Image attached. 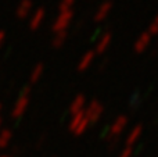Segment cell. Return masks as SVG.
I'll return each instance as SVG.
<instances>
[{
	"label": "cell",
	"mask_w": 158,
	"mask_h": 157,
	"mask_svg": "<svg viewBox=\"0 0 158 157\" xmlns=\"http://www.w3.org/2000/svg\"><path fill=\"white\" fill-rule=\"evenodd\" d=\"M29 93H31V86H27V88L22 91V93L19 95V97L15 100L13 108H11V117L14 120L21 118L25 114L28 106H29Z\"/></svg>",
	"instance_id": "6da1fadb"
},
{
	"label": "cell",
	"mask_w": 158,
	"mask_h": 157,
	"mask_svg": "<svg viewBox=\"0 0 158 157\" xmlns=\"http://www.w3.org/2000/svg\"><path fill=\"white\" fill-rule=\"evenodd\" d=\"M103 113H104V106L97 99H93L85 107V116H86L87 121L90 122V125L98 122V120L101 118Z\"/></svg>",
	"instance_id": "7a4b0ae2"
},
{
	"label": "cell",
	"mask_w": 158,
	"mask_h": 157,
	"mask_svg": "<svg viewBox=\"0 0 158 157\" xmlns=\"http://www.w3.org/2000/svg\"><path fill=\"white\" fill-rule=\"evenodd\" d=\"M72 19H74V11L72 10L58 13L57 18L54 19V22H53V25H52V29L54 31V33L64 32V31H67V28L71 25Z\"/></svg>",
	"instance_id": "3957f363"
},
{
	"label": "cell",
	"mask_w": 158,
	"mask_h": 157,
	"mask_svg": "<svg viewBox=\"0 0 158 157\" xmlns=\"http://www.w3.org/2000/svg\"><path fill=\"white\" fill-rule=\"evenodd\" d=\"M128 121L129 120H128L126 116L117 117V118L114 120V122L111 124V127H110V136H111V138H117V136H119L126 129V127H128Z\"/></svg>",
	"instance_id": "277c9868"
},
{
	"label": "cell",
	"mask_w": 158,
	"mask_h": 157,
	"mask_svg": "<svg viewBox=\"0 0 158 157\" xmlns=\"http://www.w3.org/2000/svg\"><path fill=\"white\" fill-rule=\"evenodd\" d=\"M44 18H46V10H44L43 7L36 8L29 18V28L32 31H36L38 28H40L42 24H43Z\"/></svg>",
	"instance_id": "5b68a950"
},
{
	"label": "cell",
	"mask_w": 158,
	"mask_h": 157,
	"mask_svg": "<svg viewBox=\"0 0 158 157\" xmlns=\"http://www.w3.org/2000/svg\"><path fill=\"white\" fill-rule=\"evenodd\" d=\"M111 8H112V2H110V0H106V2H103L100 6H98L97 10H96L93 19H94L96 22H101L103 19H106L107 17H108Z\"/></svg>",
	"instance_id": "8992f818"
},
{
	"label": "cell",
	"mask_w": 158,
	"mask_h": 157,
	"mask_svg": "<svg viewBox=\"0 0 158 157\" xmlns=\"http://www.w3.org/2000/svg\"><path fill=\"white\" fill-rule=\"evenodd\" d=\"M111 40H112L111 32H104L103 35L98 38V40L96 42V47H94V50H93V52L98 53V54L104 53L110 47V45H111Z\"/></svg>",
	"instance_id": "52a82bcc"
},
{
	"label": "cell",
	"mask_w": 158,
	"mask_h": 157,
	"mask_svg": "<svg viewBox=\"0 0 158 157\" xmlns=\"http://www.w3.org/2000/svg\"><path fill=\"white\" fill-rule=\"evenodd\" d=\"M150 43H151V36L148 35L147 32H143V33H140V36L136 39V42H135V45H133V49L136 53H143L148 49Z\"/></svg>",
	"instance_id": "ba28073f"
},
{
	"label": "cell",
	"mask_w": 158,
	"mask_h": 157,
	"mask_svg": "<svg viewBox=\"0 0 158 157\" xmlns=\"http://www.w3.org/2000/svg\"><path fill=\"white\" fill-rule=\"evenodd\" d=\"M31 13H32V2L31 0H21L15 8V15L19 19H24L29 17Z\"/></svg>",
	"instance_id": "9c48e42d"
},
{
	"label": "cell",
	"mask_w": 158,
	"mask_h": 157,
	"mask_svg": "<svg viewBox=\"0 0 158 157\" xmlns=\"http://www.w3.org/2000/svg\"><path fill=\"white\" fill-rule=\"evenodd\" d=\"M85 107H86V97L83 95H78L77 97H74V100L69 104V114L74 116V114H78L81 111H85Z\"/></svg>",
	"instance_id": "30bf717a"
},
{
	"label": "cell",
	"mask_w": 158,
	"mask_h": 157,
	"mask_svg": "<svg viewBox=\"0 0 158 157\" xmlns=\"http://www.w3.org/2000/svg\"><path fill=\"white\" fill-rule=\"evenodd\" d=\"M143 134V127L142 125H136V127H133L131 131H129L128 136H126V146L128 147H133L135 145L139 142L140 136H142Z\"/></svg>",
	"instance_id": "8fae6325"
},
{
	"label": "cell",
	"mask_w": 158,
	"mask_h": 157,
	"mask_svg": "<svg viewBox=\"0 0 158 157\" xmlns=\"http://www.w3.org/2000/svg\"><path fill=\"white\" fill-rule=\"evenodd\" d=\"M94 57H96V53L93 52V50L85 53V54L81 57L79 63H78V70L79 71H85V70L89 68L90 64H93V61H94Z\"/></svg>",
	"instance_id": "7c38bea8"
},
{
	"label": "cell",
	"mask_w": 158,
	"mask_h": 157,
	"mask_svg": "<svg viewBox=\"0 0 158 157\" xmlns=\"http://www.w3.org/2000/svg\"><path fill=\"white\" fill-rule=\"evenodd\" d=\"M43 71H44V66H43V64H42V63L36 64V66L33 67V70L31 71V75H29L31 83L38 82V81L42 78V75H43Z\"/></svg>",
	"instance_id": "4fadbf2b"
},
{
	"label": "cell",
	"mask_w": 158,
	"mask_h": 157,
	"mask_svg": "<svg viewBox=\"0 0 158 157\" xmlns=\"http://www.w3.org/2000/svg\"><path fill=\"white\" fill-rule=\"evenodd\" d=\"M13 139V132L10 129H0V149H6Z\"/></svg>",
	"instance_id": "5bb4252c"
},
{
	"label": "cell",
	"mask_w": 158,
	"mask_h": 157,
	"mask_svg": "<svg viewBox=\"0 0 158 157\" xmlns=\"http://www.w3.org/2000/svg\"><path fill=\"white\" fill-rule=\"evenodd\" d=\"M67 36H68L67 31H64V32H57V33H54V36H53V39H52V46L56 47V49L61 47L64 43H65Z\"/></svg>",
	"instance_id": "9a60e30c"
},
{
	"label": "cell",
	"mask_w": 158,
	"mask_h": 157,
	"mask_svg": "<svg viewBox=\"0 0 158 157\" xmlns=\"http://www.w3.org/2000/svg\"><path fill=\"white\" fill-rule=\"evenodd\" d=\"M83 118H85V111H81V113L71 116V120H69V124H68V129L71 131V132H74V129L81 124V121Z\"/></svg>",
	"instance_id": "2e32d148"
},
{
	"label": "cell",
	"mask_w": 158,
	"mask_h": 157,
	"mask_svg": "<svg viewBox=\"0 0 158 157\" xmlns=\"http://www.w3.org/2000/svg\"><path fill=\"white\" fill-rule=\"evenodd\" d=\"M89 125H90V122L87 121L86 116H85V118L82 120V121H81V124H79L77 128H75V129H74V132H72V134H74L75 136H81V135H83V134L87 131V128H89Z\"/></svg>",
	"instance_id": "e0dca14e"
},
{
	"label": "cell",
	"mask_w": 158,
	"mask_h": 157,
	"mask_svg": "<svg viewBox=\"0 0 158 157\" xmlns=\"http://www.w3.org/2000/svg\"><path fill=\"white\" fill-rule=\"evenodd\" d=\"M75 4V0H61L60 4H58V11L63 13V11H69L72 10Z\"/></svg>",
	"instance_id": "ac0fdd59"
},
{
	"label": "cell",
	"mask_w": 158,
	"mask_h": 157,
	"mask_svg": "<svg viewBox=\"0 0 158 157\" xmlns=\"http://www.w3.org/2000/svg\"><path fill=\"white\" fill-rule=\"evenodd\" d=\"M147 33L150 36L157 35V33H158V15L150 22V25H148V29H147Z\"/></svg>",
	"instance_id": "d6986e66"
},
{
	"label": "cell",
	"mask_w": 158,
	"mask_h": 157,
	"mask_svg": "<svg viewBox=\"0 0 158 157\" xmlns=\"http://www.w3.org/2000/svg\"><path fill=\"white\" fill-rule=\"evenodd\" d=\"M132 155H133V147L125 146L122 150H121V153L118 155V157H132Z\"/></svg>",
	"instance_id": "ffe728a7"
},
{
	"label": "cell",
	"mask_w": 158,
	"mask_h": 157,
	"mask_svg": "<svg viewBox=\"0 0 158 157\" xmlns=\"http://www.w3.org/2000/svg\"><path fill=\"white\" fill-rule=\"evenodd\" d=\"M4 42H6V32L4 31H0V49L4 45Z\"/></svg>",
	"instance_id": "44dd1931"
},
{
	"label": "cell",
	"mask_w": 158,
	"mask_h": 157,
	"mask_svg": "<svg viewBox=\"0 0 158 157\" xmlns=\"http://www.w3.org/2000/svg\"><path fill=\"white\" fill-rule=\"evenodd\" d=\"M0 127H2V104H0Z\"/></svg>",
	"instance_id": "7402d4cb"
},
{
	"label": "cell",
	"mask_w": 158,
	"mask_h": 157,
	"mask_svg": "<svg viewBox=\"0 0 158 157\" xmlns=\"http://www.w3.org/2000/svg\"><path fill=\"white\" fill-rule=\"evenodd\" d=\"M0 157H8V156H0Z\"/></svg>",
	"instance_id": "603a6c76"
}]
</instances>
